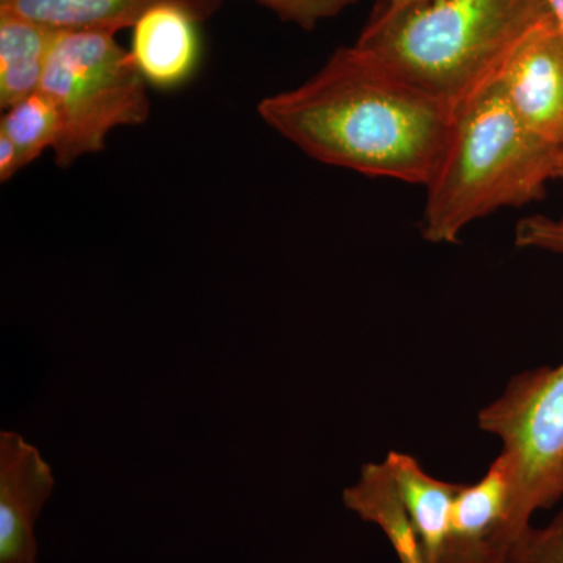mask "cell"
Here are the masks:
<instances>
[{"label":"cell","mask_w":563,"mask_h":563,"mask_svg":"<svg viewBox=\"0 0 563 563\" xmlns=\"http://www.w3.org/2000/svg\"><path fill=\"white\" fill-rule=\"evenodd\" d=\"M257 110L314 161L422 187L439 169L459 117L355 44Z\"/></svg>","instance_id":"cell-1"},{"label":"cell","mask_w":563,"mask_h":563,"mask_svg":"<svg viewBox=\"0 0 563 563\" xmlns=\"http://www.w3.org/2000/svg\"><path fill=\"white\" fill-rule=\"evenodd\" d=\"M551 16L550 0H429L401 10L384 2L355 46L459 114Z\"/></svg>","instance_id":"cell-2"},{"label":"cell","mask_w":563,"mask_h":563,"mask_svg":"<svg viewBox=\"0 0 563 563\" xmlns=\"http://www.w3.org/2000/svg\"><path fill=\"white\" fill-rule=\"evenodd\" d=\"M562 162V150L521 124L498 81L459 113L450 147L426 185L422 236L459 243L474 221L540 201Z\"/></svg>","instance_id":"cell-3"},{"label":"cell","mask_w":563,"mask_h":563,"mask_svg":"<svg viewBox=\"0 0 563 563\" xmlns=\"http://www.w3.org/2000/svg\"><path fill=\"white\" fill-rule=\"evenodd\" d=\"M114 35L62 32L47 58L40 90L60 117V135L52 151L62 168L106 150L114 129L144 124L150 118L147 81Z\"/></svg>","instance_id":"cell-4"},{"label":"cell","mask_w":563,"mask_h":563,"mask_svg":"<svg viewBox=\"0 0 563 563\" xmlns=\"http://www.w3.org/2000/svg\"><path fill=\"white\" fill-rule=\"evenodd\" d=\"M483 431L499 437V457L512 483L515 520L528 529L532 514L563 495V363L512 377L479 413Z\"/></svg>","instance_id":"cell-5"},{"label":"cell","mask_w":563,"mask_h":563,"mask_svg":"<svg viewBox=\"0 0 563 563\" xmlns=\"http://www.w3.org/2000/svg\"><path fill=\"white\" fill-rule=\"evenodd\" d=\"M523 532L515 520L509 470L498 455L483 479L462 485L455 496L439 563H507Z\"/></svg>","instance_id":"cell-6"},{"label":"cell","mask_w":563,"mask_h":563,"mask_svg":"<svg viewBox=\"0 0 563 563\" xmlns=\"http://www.w3.org/2000/svg\"><path fill=\"white\" fill-rule=\"evenodd\" d=\"M499 85L521 124L563 151V31L554 16L521 44Z\"/></svg>","instance_id":"cell-7"},{"label":"cell","mask_w":563,"mask_h":563,"mask_svg":"<svg viewBox=\"0 0 563 563\" xmlns=\"http://www.w3.org/2000/svg\"><path fill=\"white\" fill-rule=\"evenodd\" d=\"M54 485L35 446L20 433H0V563H36L35 521Z\"/></svg>","instance_id":"cell-8"},{"label":"cell","mask_w":563,"mask_h":563,"mask_svg":"<svg viewBox=\"0 0 563 563\" xmlns=\"http://www.w3.org/2000/svg\"><path fill=\"white\" fill-rule=\"evenodd\" d=\"M218 5L220 0H168L136 21L131 54L147 84L169 90L190 79L201 57L198 22Z\"/></svg>","instance_id":"cell-9"},{"label":"cell","mask_w":563,"mask_h":563,"mask_svg":"<svg viewBox=\"0 0 563 563\" xmlns=\"http://www.w3.org/2000/svg\"><path fill=\"white\" fill-rule=\"evenodd\" d=\"M384 462L420 537L428 563H439L450 536L451 510L462 484L435 479L424 472L417 459L398 451H391Z\"/></svg>","instance_id":"cell-10"},{"label":"cell","mask_w":563,"mask_h":563,"mask_svg":"<svg viewBox=\"0 0 563 563\" xmlns=\"http://www.w3.org/2000/svg\"><path fill=\"white\" fill-rule=\"evenodd\" d=\"M162 2L168 0H5L0 3V13L35 22L57 32L117 33L122 29H133L147 10Z\"/></svg>","instance_id":"cell-11"},{"label":"cell","mask_w":563,"mask_h":563,"mask_svg":"<svg viewBox=\"0 0 563 563\" xmlns=\"http://www.w3.org/2000/svg\"><path fill=\"white\" fill-rule=\"evenodd\" d=\"M343 503L363 521L380 528L399 562L428 563L420 537L415 531L385 462L363 465L358 483L343 492Z\"/></svg>","instance_id":"cell-12"},{"label":"cell","mask_w":563,"mask_h":563,"mask_svg":"<svg viewBox=\"0 0 563 563\" xmlns=\"http://www.w3.org/2000/svg\"><path fill=\"white\" fill-rule=\"evenodd\" d=\"M62 32L0 13V107L9 110L40 90Z\"/></svg>","instance_id":"cell-13"},{"label":"cell","mask_w":563,"mask_h":563,"mask_svg":"<svg viewBox=\"0 0 563 563\" xmlns=\"http://www.w3.org/2000/svg\"><path fill=\"white\" fill-rule=\"evenodd\" d=\"M0 133L13 141L22 166L31 165L44 151L54 150L57 144L60 135L57 107L46 92H33L3 113Z\"/></svg>","instance_id":"cell-14"},{"label":"cell","mask_w":563,"mask_h":563,"mask_svg":"<svg viewBox=\"0 0 563 563\" xmlns=\"http://www.w3.org/2000/svg\"><path fill=\"white\" fill-rule=\"evenodd\" d=\"M507 563H563V512L547 528L529 526L514 543Z\"/></svg>","instance_id":"cell-15"},{"label":"cell","mask_w":563,"mask_h":563,"mask_svg":"<svg viewBox=\"0 0 563 563\" xmlns=\"http://www.w3.org/2000/svg\"><path fill=\"white\" fill-rule=\"evenodd\" d=\"M280 21L313 31L320 22L339 16L358 0H254Z\"/></svg>","instance_id":"cell-16"},{"label":"cell","mask_w":563,"mask_h":563,"mask_svg":"<svg viewBox=\"0 0 563 563\" xmlns=\"http://www.w3.org/2000/svg\"><path fill=\"white\" fill-rule=\"evenodd\" d=\"M515 244L525 250H542L563 254V218L528 217L517 224Z\"/></svg>","instance_id":"cell-17"},{"label":"cell","mask_w":563,"mask_h":563,"mask_svg":"<svg viewBox=\"0 0 563 563\" xmlns=\"http://www.w3.org/2000/svg\"><path fill=\"white\" fill-rule=\"evenodd\" d=\"M21 168L24 166H22L20 152L9 136L0 133V180H10Z\"/></svg>","instance_id":"cell-18"},{"label":"cell","mask_w":563,"mask_h":563,"mask_svg":"<svg viewBox=\"0 0 563 563\" xmlns=\"http://www.w3.org/2000/svg\"><path fill=\"white\" fill-rule=\"evenodd\" d=\"M424 2H429V0H385L388 7L396 10L410 9V7L421 5Z\"/></svg>","instance_id":"cell-19"},{"label":"cell","mask_w":563,"mask_h":563,"mask_svg":"<svg viewBox=\"0 0 563 563\" xmlns=\"http://www.w3.org/2000/svg\"><path fill=\"white\" fill-rule=\"evenodd\" d=\"M551 11L563 31V0H550Z\"/></svg>","instance_id":"cell-20"},{"label":"cell","mask_w":563,"mask_h":563,"mask_svg":"<svg viewBox=\"0 0 563 563\" xmlns=\"http://www.w3.org/2000/svg\"><path fill=\"white\" fill-rule=\"evenodd\" d=\"M559 179L563 180V162H562V168H561V176H559Z\"/></svg>","instance_id":"cell-21"},{"label":"cell","mask_w":563,"mask_h":563,"mask_svg":"<svg viewBox=\"0 0 563 563\" xmlns=\"http://www.w3.org/2000/svg\"><path fill=\"white\" fill-rule=\"evenodd\" d=\"M5 2V0H0V3Z\"/></svg>","instance_id":"cell-22"}]
</instances>
